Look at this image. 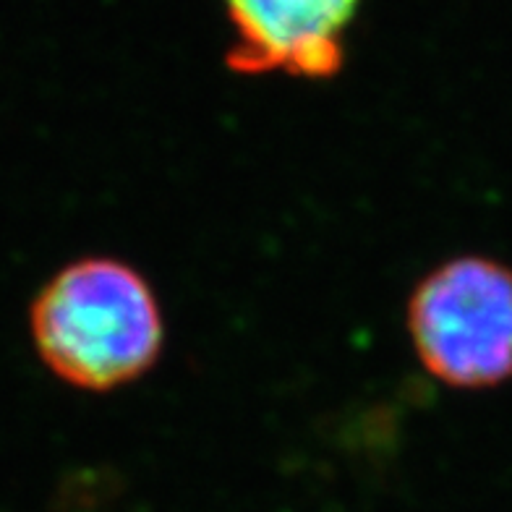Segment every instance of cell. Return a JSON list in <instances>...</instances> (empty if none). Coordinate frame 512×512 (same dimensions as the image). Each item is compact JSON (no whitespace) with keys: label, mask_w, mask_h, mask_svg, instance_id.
<instances>
[{"label":"cell","mask_w":512,"mask_h":512,"mask_svg":"<svg viewBox=\"0 0 512 512\" xmlns=\"http://www.w3.org/2000/svg\"><path fill=\"white\" fill-rule=\"evenodd\" d=\"M236 74L332 79L345 61V32L361 0H223Z\"/></svg>","instance_id":"cell-3"},{"label":"cell","mask_w":512,"mask_h":512,"mask_svg":"<svg viewBox=\"0 0 512 512\" xmlns=\"http://www.w3.org/2000/svg\"><path fill=\"white\" fill-rule=\"evenodd\" d=\"M34 348L76 390L110 392L144 377L162 353L165 322L142 272L113 256H84L34 298Z\"/></svg>","instance_id":"cell-1"},{"label":"cell","mask_w":512,"mask_h":512,"mask_svg":"<svg viewBox=\"0 0 512 512\" xmlns=\"http://www.w3.org/2000/svg\"><path fill=\"white\" fill-rule=\"evenodd\" d=\"M418 361L455 390H489L512 379V267L489 256L439 264L408 298Z\"/></svg>","instance_id":"cell-2"}]
</instances>
